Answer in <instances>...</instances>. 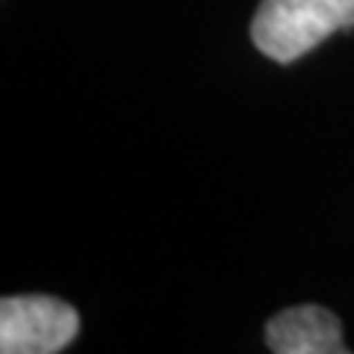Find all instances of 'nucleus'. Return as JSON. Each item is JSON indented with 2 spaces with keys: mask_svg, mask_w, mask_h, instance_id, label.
Masks as SVG:
<instances>
[{
  "mask_svg": "<svg viewBox=\"0 0 354 354\" xmlns=\"http://www.w3.org/2000/svg\"><path fill=\"white\" fill-rule=\"evenodd\" d=\"M354 27V0H263L251 21L254 44L274 62H295L330 32Z\"/></svg>",
  "mask_w": 354,
  "mask_h": 354,
  "instance_id": "nucleus-1",
  "label": "nucleus"
},
{
  "mask_svg": "<svg viewBox=\"0 0 354 354\" xmlns=\"http://www.w3.org/2000/svg\"><path fill=\"white\" fill-rule=\"evenodd\" d=\"M80 316L50 295H12L0 301V351L57 354L77 337Z\"/></svg>",
  "mask_w": 354,
  "mask_h": 354,
  "instance_id": "nucleus-2",
  "label": "nucleus"
},
{
  "mask_svg": "<svg viewBox=\"0 0 354 354\" xmlns=\"http://www.w3.org/2000/svg\"><path fill=\"white\" fill-rule=\"evenodd\" d=\"M266 346L274 354H346L342 325L328 307L301 304L266 322Z\"/></svg>",
  "mask_w": 354,
  "mask_h": 354,
  "instance_id": "nucleus-3",
  "label": "nucleus"
}]
</instances>
